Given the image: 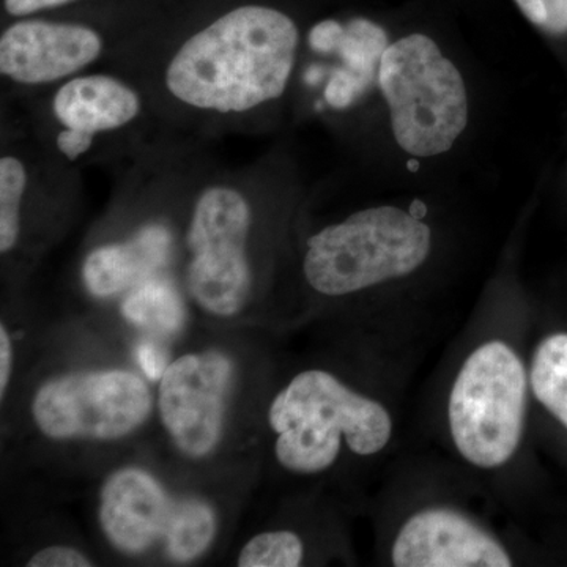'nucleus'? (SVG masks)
<instances>
[{
    "instance_id": "obj_1",
    "label": "nucleus",
    "mask_w": 567,
    "mask_h": 567,
    "mask_svg": "<svg viewBox=\"0 0 567 567\" xmlns=\"http://www.w3.org/2000/svg\"><path fill=\"white\" fill-rule=\"evenodd\" d=\"M32 360L2 404L18 466L44 480H96L148 446L155 385L117 334L82 320Z\"/></svg>"
},
{
    "instance_id": "obj_2",
    "label": "nucleus",
    "mask_w": 567,
    "mask_h": 567,
    "mask_svg": "<svg viewBox=\"0 0 567 567\" xmlns=\"http://www.w3.org/2000/svg\"><path fill=\"white\" fill-rule=\"evenodd\" d=\"M301 33L286 11L244 2L159 33L132 73L174 133L208 142L248 134L289 92Z\"/></svg>"
},
{
    "instance_id": "obj_3",
    "label": "nucleus",
    "mask_w": 567,
    "mask_h": 567,
    "mask_svg": "<svg viewBox=\"0 0 567 567\" xmlns=\"http://www.w3.org/2000/svg\"><path fill=\"white\" fill-rule=\"evenodd\" d=\"M251 328L196 323L174 346L155 385V420L145 451L200 483H248L262 439V358Z\"/></svg>"
},
{
    "instance_id": "obj_4",
    "label": "nucleus",
    "mask_w": 567,
    "mask_h": 567,
    "mask_svg": "<svg viewBox=\"0 0 567 567\" xmlns=\"http://www.w3.org/2000/svg\"><path fill=\"white\" fill-rule=\"evenodd\" d=\"M262 167H221L205 151L178 216L175 279L196 323L251 328L267 292Z\"/></svg>"
},
{
    "instance_id": "obj_5",
    "label": "nucleus",
    "mask_w": 567,
    "mask_h": 567,
    "mask_svg": "<svg viewBox=\"0 0 567 567\" xmlns=\"http://www.w3.org/2000/svg\"><path fill=\"white\" fill-rule=\"evenodd\" d=\"M246 484L189 480L140 451L96 477L92 513L100 546L132 565H200L229 535Z\"/></svg>"
},
{
    "instance_id": "obj_6",
    "label": "nucleus",
    "mask_w": 567,
    "mask_h": 567,
    "mask_svg": "<svg viewBox=\"0 0 567 567\" xmlns=\"http://www.w3.org/2000/svg\"><path fill=\"white\" fill-rule=\"evenodd\" d=\"M28 128L62 162L111 167L114 173L166 142L177 140L159 118L132 71L121 66L87 71L17 104Z\"/></svg>"
},
{
    "instance_id": "obj_7",
    "label": "nucleus",
    "mask_w": 567,
    "mask_h": 567,
    "mask_svg": "<svg viewBox=\"0 0 567 567\" xmlns=\"http://www.w3.org/2000/svg\"><path fill=\"white\" fill-rule=\"evenodd\" d=\"M393 429L385 405L322 368L295 372L264 406L270 456L290 476L327 475L346 451L374 457L390 445Z\"/></svg>"
},
{
    "instance_id": "obj_8",
    "label": "nucleus",
    "mask_w": 567,
    "mask_h": 567,
    "mask_svg": "<svg viewBox=\"0 0 567 567\" xmlns=\"http://www.w3.org/2000/svg\"><path fill=\"white\" fill-rule=\"evenodd\" d=\"M0 140L2 279L20 290L76 219L82 171L48 151L11 107L2 106Z\"/></svg>"
},
{
    "instance_id": "obj_9",
    "label": "nucleus",
    "mask_w": 567,
    "mask_h": 567,
    "mask_svg": "<svg viewBox=\"0 0 567 567\" xmlns=\"http://www.w3.org/2000/svg\"><path fill=\"white\" fill-rule=\"evenodd\" d=\"M432 249V230L398 207H372L328 224L308 238L303 278L312 292L350 297L415 274Z\"/></svg>"
},
{
    "instance_id": "obj_10",
    "label": "nucleus",
    "mask_w": 567,
    "mask_h": 567,
    "mask_svg": "<svg viewBox=\"0 0 567 567\" xmlns=\"http://www.w3.org/2000/svg\"><path fill=\"white\" fill-rule=\"evenodd\" d=\"M151 40L71 17L20 18L0 32V96L17 104L104 66L132 69Z\"/></svg>"
},
{
    "instance_id": "obj_11",
    "label": "nucleus",
    "mask_w": 567,
    "mask_h": 567,
    "mask_svg": "<svg viewBox=\"0 0 567 567\" xmlns=\"http://www.w3.org/2000/svg\"><path fill=\"white\" fill-rule=\"evenodd\" d=\"M379 85L399 147L410 155H442L468 123V96L456 65L421 33L388 47Z\"/></svg>"
},
{
    "instance_id": "obj_12",
    "label": "nucleus",
    "mask_w": 567,
    "mask_h": 567,
    "mask_svg": "<svg viewBox=\"0 0 567 567\" xmlns=\"http://www.w3.org/2000/svg\"><path fill=\"white\" fill-rule=\"evenodd\" d=\"M529 379L520 357L505 341L484 342L458 369L447 421L457 453L481 470L516 456L524 439Z\"/></svg>"
},
{
    "instance_id": "obj_13",
    "label": "nucleus",
    "mask_w": 567,
    "mask_h": 567,
    "mask_svg": "<svg viewBox=\"0 0 567 567\" xmlns=\"http://www.w3.org/2000/svg\"><path fill=\"white\" fill-rule=\"evenodd\" d=\"M507 548L472 518L446 507L410 516L391 546L398 567H509Z\"/></svg>"
},
{
    "instance_id": "obj_14",
    "label": "nucleus",
    "mask_w": 567,
    "mask_h": 567,
    "mask_svg": "<svg viewBox=\"0 0 567 567\" xmlns=\"http://www.w3.org/2000/svg\"><path fill=\"white\" fill-rule=\"evenodd\" d=\"M388 35L375 22L353 18L349 22L323 20L308 33L312 54L333 58L324 71L323 100L334 111H346L360 102L374 81L388 50Z\"/></svg>"
},
{
    "instance_id": "obj_15",
    "label": "nucleus",
    "mask_w": 567,
    "mask_h": 567,
    "mask_svg": "<svg viewBox=\"0 0 567 567\" xmlns=\"http://www.w3.org/2000/svg\"><path fill=\"white\" fill-rule=\"evenodd\" d=\"M128 342L151 338L175 346L196 320L177 279L158 276L134 287L111 311L92 319Z\"/></svg>"
},
{
    "instance_id": "obj_16",
    "label": "nucleus",
    "mask_w": 567,
    "mask_h": 567,
    "mask_svg": "<svg viewBox=\"0 0 567 567\" xmlns=\"http://www.w3.org/2000/svg\"><path fill=\"white\" fill-rule=\"evenodd\" d=\"M528 379L536 401L567 431V333L550 334L539 342Z\"/></svg>"
},
{
    "instance_id": "obj_17",
    "label": "nucleus",
    "mask_w": 567,
    "mask_h": 567,
    "mask_svg": "<svg viewBox=\"0 0 567 567\" xmlns=\"http://www.w3.org/2000/svg\"><path fill=\"white\" fill-rule=\"evenodd\" d=\"M309 546L305 537L286 527L262 528L246 537L235 551L238 567H298L308 565Z\"/></svg>"
},
{
    "instance_id": "obj_18",
    "label": "nucleus",
    "mask_w": 567,
    "mask_h": 567,
    "mask_svg": "<svg viewBox=\"0 0 567 567\" xmlns=\"http://www.w3.org/2000/svg\"><path fill=\"white\" fill-rule=\"evenodd\" d=\"M21 566L28 567H92L99 565V558L91 548L78 540L51 539L37 544L24 551Z\"/></svg>"
},
{
    "instance_id": "obj_19",
    "label": "nucleus",
    "mask_w": 567,
    "mask_h": 567,
    "mask_svg": "<svg viewBox=\"0 0 567 567\" xmlns=\"http://www.w3.org/2000/svg\"><path fill=\"white\" fill-rule=\"evenodd\" d=\"M20 328L14 330L9 316L2 315L0 322V402L7 399L20 374Z\"/></svg>"
},
{
    "instance_id": "obj_20",
    "label": "nucleus",
    "mask_w": 567,
    "mask_h": 567,
    "mask_svg": "<svg viewBox=\"0 0 567 567\" xmlns=\"http://www.w3.org/2000/svg\"><path fill=\"white\" fill-rule=\"evenodd\" d=\"M126 344L130 347L134 363L151 380L153 385H156V382L162 379L163 372L166 371L167 364H169L174 346L151 338L132 339Z\"/></svg>"
},
{
    "instance_id": "obj_21",
    "label": "nucleus",
    "mask_w": 567,
    "mask_h": 567,
    "mask_svg": "<svg viewBox=\"0 0 567 567\" xmlns=\"http://www.w3.org/2000/svg\"><path fill=\"white\" fill-rule=\"evenodd\" d=\"M522 13L540 31L551 35L567 33V0H514Z\"/></svg>"
},
{
    "instance_id": "obj_22",
    "label": "nucleus",
    "mask_w": 567,
    "mask_h": 567,
    "mask_svg": "<svg viewBox=\"0 0 567 567\" xmlns=\"http://www.w3.org/2000/svg\"><path fill=\"white\" fill-rule=\"evenodd\" d=\"M80 2H84V0H2V9L3 14L11 21L47 14L50 11L62 10Z\"/></svg>"
}]
</instances>
